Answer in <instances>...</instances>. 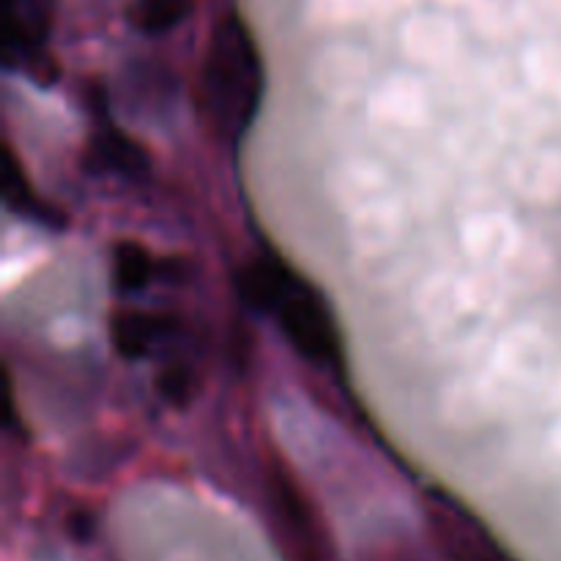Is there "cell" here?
<instances>
[{
    "mask_svg": "<svg viewBox=\"0 0 561 561\" xmlns=\"http://www.w3.org/2000/svg\"><path fill=\"white\" fill-rule=\"evenodd\" d=\"M88 162L99 170H107V173L124 175V179H135L146 170V157H142L140 148L113 129H107L91 142Z\"/></svg>",
    "mask_w": 561,
    "mask_h": 561,
    "instance_id": "9c48e42d",
    "label": "cell"
},
{
    "mask_svg": "<svg viewBox=\"0 0 561 561\" xmlns=\"http://www.w3.org/2000/svg\"><path fill=\"white\" fill-rule=\"evenodd\" d=\"M192 0H135L131 20L148 36H162L190 16Z\"/></svg>",
    "mask_w": 561,
    "mask_h": 561,
    "instance_id": "30bf717a",
    "label": "cell"
},
{
    "mask_svg": "<svg viewBox=\"0 0 561 561\" xmlns=\"http://www.w3.org/2000/svg\"><path fill=\"white\" fill-rule=\"evenodd\" d=\"M110 274H113V285L121 294H142V290H148L153 283L164 277V261L142 244L121 241L113 250Z\"/></svg>",
    "mask_w": 561,
    "mask_h": 561,
    "instance_id": "52a82bcc",
    "label": "cell"
},
{
    "mask_svg": "<svg viewBox=\"0 0 561 561\" xmlns=\"http://www.w3.org/2000/svg\"><path fill=\"white\" fill-rule=\"evenodd\" d=\"M263 102V58L241 16L214 25L197 75V104L214 135L239 142L255 124Z\"/></svg>",
    "mask_w": 561,
    "mask_h": 561,
    "instance_id": "7a4b0ae2",
    "label": "cell"
},
{
    "mask_svg": "<svg viewBox=\"0 0 561 561\" xmlns=\"http://www.w3.org/2000/svg\"><path fill=\"white\" fill-rule=\"evenodd\" d=\"M425 510L442 561H513L491 531L447 493L433 491Z\"/></svg>",
    "mask_w": 561,
    "mask_h": 561,
    "instance_id": "5b68a950",
    "label": "cell"
},
{
    "mask_svg": "<svg viewBox=\"0 0 561 561\" xmlns=\"http://www.w3.org/2000/svg\"><path fill=\"white\" fill-rule=\"evenodd\" d=\"M179 334V318L159 310L126 307V310L113 312V321H110L115 351L126 359H151V356L164 354L173 348Z\"/></svg>",
    "mask_w": 561,
    "mask_h": 561,
    "instance_id": "8992f818",
    "label": "cell"
},
{
    "mask_svg": "<svg viewBox=\"0 0 561 561\" xmlns=\"http://www.w3.org/2000/svg\"><path fill=\"white\" fill-rule=\"evenodd\" d=\"M55 0H3V64L16 75L49 85L53 64Z\"/></svg>",
    "mask_w": 561,
    "mask_h": 561,
    "instance_id": "3957f363",
    "label": "cell"
},
{
    "mask_svg": "<svg viewBox=\"0 0 561 561\" xmlns=\"http://www.w3.org/2000/svg\"><path fill=\"white\" fill-rule=\"evenodd\" d=\"M247 305L277 321L290 348L310 365L343 367V337L329 301L316 285L294 272L283 257L257 255L239 272Z\"/></svg>",
    "mask_w": 561,
    "mask_h": 561,
    "instance_id": "6da1fadb",
    "label": "cell"
},
{
    "mask_svg": "<svg viewBox=\"0 0 561 561\" xmlns=\"http://www.w3.org/2000/svg\"><path fill=\"white\" fill-rule=\"evenodd\" d=\"M195 370H192L190 362L175 359V356L164 362V367L157 376L159 394L173 405H184L192 398V392H195Z\"/></svg>",
    "mask_w": 561,
    "mask_h": 561,
    "instance_id": "8fae6325",
    "label": "cell"
},
{
    "mask_svg": "<svg viewBox=\"0 0 561 561\" xmlns=\"http://www.w3.org/2000/svg\"><path fill=\"white\" fill-rule=\"evenodd\" d=\"M268 504L274 524L288 561H327V537H323L318 515L312 513L310 499L305 496L288 469L274 466L268 471Z\"/></svg>",
    "mask_w": 561,
    "mask_h": 561,
    "instance_id": "277c9868",
    "label": "cell"
},
{
    "mask_svg": "<svg viewBox=\"0 0 561 561\" xmlns=\"http://www.w3.org/2000/svg\"><path fill=\"white\" fill-rule=\"evenodd\" d=\"M3 197L5 206H9L11 211L20 214V217L33 219V222L53 225L55 219H58L53 208L47 206V201L38 197L36 186L31 184L25 168H22V162L16 159L14 148L11 146H5L3 151Z\"/></svg>",
    "mask_w": 561,
    "mask_h": 561,
    "instance_id": "ba28073f",
    "label": "cell"
}]
</instances>
